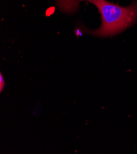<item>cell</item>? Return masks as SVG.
<instances>
[{
  "mask_svg": "<svg viewBox=\"0 0 137 154\" xmlns=\"http://www.w3.org/2000/svg\"><path fill=\"white\" fill-rule=\"evenodd\" d=\"M59 8L64 12L70 13L77 9L80 2L86 1L94 4L101 16V25L95 30L88 32L94 36L106 37L114 36L131 26L137 19V3L134 2L124 8L114 5L106 0H56Z\"/></svg>",
  "mask_w": 137,
  "mask_h": 154,
  "instance_id": "cell-1",
  "label": "cell"
},
{
  "mask_svg": "<svg viewBox=\"0 0 137 154\" xmlns=\"http://www.w3.org/2000/svg\"><path fill=\"white\" fill-rule=\"evenodd\" d=\"M5 86V81L2 74H0V91H2Z\"/></svg>",
  "mask_w": 137,
  "mask_h": 154,
  "instance_id": "cell-2",
  "label": "cell"
}]
</instances>
